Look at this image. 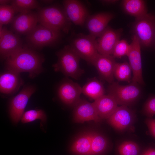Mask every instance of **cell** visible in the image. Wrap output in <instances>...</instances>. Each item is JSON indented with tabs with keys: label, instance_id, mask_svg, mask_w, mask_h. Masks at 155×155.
<instances>
[{
	"label": "cell",
	"instance_id": "obj_30",
	"mask_svg": "<svg viewBox=\"0 0 155 155\" xmlns=\"http://www.w3.org/2000/svg\"><path fill=\"white\" fill-rule=\"evenodd\" d=\"M130 48V44L125 40H119L115 45L112 56L115 58H121L127 56Z\"/></svg>",
	"mask_w": 155,
	"mask_h": 155
},
{
	"label": "cell",
	"instance_id": "obj_4",
	"mask_svg": "<svg viewBox=\"0 0 155 155\" xmlns=\"http://www.w3.org/2000/svg\"><path fill=\"white\" fill-rule=\"evenodd\" d=\"M62 33L61 31L38 24L26 35V40L28 47L33 50L40 49L57 44L62 38Z\"/></svg>",
	"mask_w": 155,
	"mask_h": 155
},
{
	"label": "cell",
	"instance_id": "obj_10",
	"mask_svg": "<svg viewBox=\"0 0 155 155\" xmlns=\"http://www.w3.org/2000/svg\"><path fill=\"white\" fill-rule=\"evenodd\" d=\"M130 44V49L127 56L133 74L132 82L144 85L145 83L142 76L141 53V46L135 35H133L131 42Z\"/></svg>",
	"mask_w": 155,
	"mask_h": 155
},
{
	"label": "cell",
	"instance_id": "obj_33",
	"mask_svg": "<svg viewBox=\"0 0 155 155\" xmlns=\"http://www.w3.org/2000/svg\"><path fill=\"white\" fill-rule=\"evenodd\" d=\"M140 155H155V149L148 148L143 151Z\"/></svg>",
	"mask_w": 155,
	"mask_h": 155
},
{
	"label": "cell",
	"instance_id": "obj_34",
	"mask_svg": "<svg viewBox=\"0 0 155 155\" xmlns=\"http://www.w3.org/2000/svg\"><path fill=\"white\" fill-rule=\"evenodd\" d=\"M118 0H100V1L103 4L105 5H111L116 3Z\"/></svg>",
	"mask_w": 155,
	"mask_h": 155
},
{
	"label": "cell",
	"instance_id": "obj_3",
	"mask_svg": "<svg viewBox=\"0 0 155 155\" xmlns=\"http://www.w3.org/2000/svg\"><path fill=\"white\" fill-rule=\"evenodd\" d=\"M56 54L57 61L53 65L54 71L61 72L67 77L79 79L84 71L80 66L81 58L69 45L65 46Z\"/></svg>",
	"mask_w": 155,
	"mask_h": 155
},
{
	"label": "cell",
	"instance_id": "obj_14",
	"mask_svg": "<svg viewBox=\"0 0 155 155\" xmlns=\"http://www.w3.org/2000/svg\"><path fill=\"white\" fill-rule=\"evenodd\" d=\"M62 2L65 11L70 21L75 25L83 26L90 15L86 7L78 0H65Z\"/></svg>",
	"mask_w": 155,
	"mask_h": 155
},
{
	"label": "cell",
	"instance_id": "obj_25",
	"mask_svg": "<svg viewBox=\"0 0 155 155\" xmlns=\"http://www.w3.org/2000/svg\"><path fill=\"white\" fill-rule=\"evenodd\" d=\"M132 72L131 68L127 62L116 63L114 71V77L119 82L125 81L130 83L132 81Z\"/></svg>",
	"mask_w": 155,
	"mask_h": 155
},
{
	"label": "cell",
	"instance_id": "obj_35",
	"mask_svg": "<svg viewBox=\"0 0 155 155\" xmlns=\"http://www.w3.org/2000/svg\"><path fill=\"white\" fill-rule=\"evenodd\" d=\"M12 0H0V5H9V4H11Z\"/></svg>",
	"mask_w": 155,
	"mask_h": 155
},
{
	"label": "cell",
	"instance_id": "obj_5",
	"mask_svg": "<svg viewBox=\"0 0 155 155\" xmlns=\"http://www.w3.org/2000/svg\"><path fill=\"white\" fill-rule=\"evenodd\" d=\"M96 38L90 34H78L74 36L69 45L80 58L93 65L99 54Z\"/></svg>",
	"mask_w": 155,
	"mask_h": 155
},
{
	"label": "cell",
	"instance_id": "obj_15",
	"mask_svg": "<svg viewBox=\"0 0 155 155\" xmlns=\"http://www.w3.org/2000/svg\"><path fill=\"white\" fill-rule=\"evenodd\" d=\"M122 31L121 28L115 29L108 26L97 39L98 53L112 55L115 45L120 40Z\"/></svg>",
	"mask_w": 155,
	"mask_h": 155
},
{
	"label": "cell",
	"instance_id": "obj_26",
	"mask_svg": "<svg viewBox=\"0 0 155 155\" xmlns=\"http://www.w3.org/2000/svg\"><path fill=\"white\" fill-rule=\"evenodd\" d=\"M11 5L14 8L16 13H24L40 7L38 1L35 0H13Z\"/></svg>",
	"mask_w": 155,
	"mask_h": 155
},
{
	"label": "cell",
	"instance_id": "obj_8",
	"mask_svg": "<svg viewBox=\"0 0 155 155\" xmlns=\"http://www.w3.org/2000/svg\"><path fill=\"white\" fill-rule=\"evenodd\" d=\"M135 118L133 111L128 106L122 105L118 106L107 121L113 128L119 131H133Z\"/></svg>",
	"mask_w": 155,
	"mask_h": 155
},
{
	"label": "cell",
	"instance_id": "obj_1",
	"mask_svg": "<svg viewBox=\"0 0 155 155\" xmlns=\"http://www.w3.org/2000/svg\"><path fill=\"white\" fill-rule=\"evenodd\" d=\"M45 58L42 55L29 47L24 46L5 61L7 70L20 73L26 72L34 78L42 72Z\"/></svg>",
	"mask_w": 155,
	"mask_h": 155
},
{
	"label": "cell",
	"instance_id": "obj_11",
	"mask_svg": "<svg viewBox=\"0 0 155 155\" xmlns=\"http://www.w3.org/2000/svg\"><path fill=\"white\" fill-rule=\"evenodd\" d=\"M35 90V88L33 86H26L11 99L9 113L11 119L15 123H18L21 119L28 100Z\"/></svg>",
	"mask_w": 155,
	"mask_h": 155
},
{
	"label": "cell",
	"instance_id": "obj_22",
	"mask_svg": "<svg viewBox=\"0 0 155 155\" xmlns=\"http://www.w3.org/2000/svg\"><path fill=\"white\" fill-rule=\"evenodd\" d=\"M105 93L103 83L96 77L88 80L82 87V93L94 100L104 95Z\"/></svg>",
	"mask_w": 155,
	"mask_h": 155
},
{
	"label": "cell",
	"instance_id": "obj_32",
	"mask_svg": "<svg viewBox=\"0 0 155 155\" xmlns=\"http://www.w3.org/2000/svg\"><path fill=\"white\" fill-rule=\"evenodd\" d=\"M145 123L151 135L155 138V119L151 118H147Z\"/></svg>",
	"mask_w": 155,
	"mask_h": 155
},
{
	"label": "cell",
	"instance_id": "obj_17",
	"mask_svg": "<svg viewBox=\"0 0 155 155\" xmlns=\"http://www.w3.org/2000/svg\"><path fill=\"white\" fill-rule=\"evenodd\" d=\"M114 16L113 13L108 12H100L90 15L86 22L89 34L96 38L99 37Z\"/></svg>",
	"mask_w": 155,
	"mask_h": 155
},
{
	"label": "cell",
	"instance_id": "obj_13",
	"mask_svg": "<svg viewBox=\"0 0 155 155\" xmlns=\"http://www.w3.org/2000/svg\"><path fill=\"white\" fill-rule=\"evenodd\" d=\"M82 87L78 83L69 79H65L60 84L57 90L58 96L65 104L74 107L81 99Z\"/></svg>",
	"mask_w": 155,
	"mask_h": 155
},
{
	"label": "cell",
	"instance_id": "obj_31",
	"mask_svg": "<svg viewBox=\"0 0 155 155\" xmlns=\"http://www.w3.org/2000/svg\"><path fill=\"white\" fill-rule=\"evenodd\" d=\"M145 115L151 118L155 115V96L149 98L146 102L143 110Z\"/></svg>",
	"mask_w": 155,
	"mask_h": 155
},
{
	"label": "cell",
	"instance_id": "obj_9",
	"mask_svg": "<svg viewBox=\"0 0 155 155\" xmlns=\"http://www.w3.org/2000/svg\"><path fill=\"white\" fill-rule=\"evenodd\" d=\"M24 46L20 36L0 26V55L6 59Z\"/></svg>",
	"mask_w": 155,
	"mask_h": 155
},
{
	"label": "cell",
	"instance_id": "obj_12",
	"mask_svg": "<svg viewBox=\"0 0 155 155\" xmlns=\"http://www.w3.org/2000/svg\"><path fill=\"white\" fill-rule=\"evenodd\" d=\"M38 22L36 12L31 10L19 13L11 23V31L19 36H26L34 28Z\"/></svg>",
	"mask_w": 155,
	"mask_h": 155
},
{
	"label": "cell",
	"instance_id": "obj_28",
	"mask_svg": "<svg viewBox=\"0 0 155 155\" xmlns=\"http://www.w3.org/2000/svg\"><path fill=\"white\" fill-rule=\"evenodd\" d=\"M16 13L14 8L11 5H0V26L11 23Z\"/></svg>",
	"mask_w": 155,
	"mask_h": 155
},
{
	"label": "cell",
	"instance_id": "obj_6",
	"mask_svg": "<svg viewBox=\"0 0 155 155\" xmlns=\"http://www.w3.org/2000/svg\"><path fill=\"white\" fill-rule=\"evenodd\" d=\"M108 88V94L113 96L118 105L128 106L132 104L140 97L141 90L139 84L132 82L127 85H121L113 82Z\"/></svg>",
	"mask_w": 155,
	"mask_h": 155
},
{
	"label": "cell",
	"instance_id": "obj_19",
	"mask_svg": "<svg viewBox=\"0 0 155 155\" xmlns=\"http://www.w3.org/2000/svg\"><path fill=\"white\" fill-rule=\"evenodd\" d=\"M20 73L7 70L0 76V92L2 94H10L17 91L23 84Z\"/></svg>",
	"mask_w": 155,
	"mask_h": 155
},
{
	"label": "cell",
	"instance_id": "obj_23",
	"mask_svg": "<svg viewBox=\"0 0 155 155\" xmlns=\"http://www.w3.org/2000/svg\"><path fill=\"white\" fill-rule=\"evenodd\" d=\"M122 5L127 14L135 17L136 19L145 16L148 13L145 2L142 0H124L122 1Z\"/></svg>",
	"mask_w": 155,
	"mask_h": 155
},
{
	"label": "cell",
	"instance_id": "obj_24",
	"mask_svg": "<svg viewBox=\"0 0 155 155\" xmlns=\"http://www.w3.org/2000/svg\"><path fill=\"white\" fill-rule=\"evenodd\" d=\"M109 143L107 138L97 131L93 130L91 155H104L108 151Z\"/></svg>",
	"mask_w": 155,
	"mask_h": 155
},
{
	"label": "cell",
	"instance_id": "obj_7",
	"mask_svg": "<svg viewBox=\"0 0 155 155\" xmlns=\"http://www.w3.org/2000/svg\"><path fill=\"white\" fill-rule=\"evenodd\" d=\"M133 31L141 46L149 48L154 46L155 15L148 13L143 17L136 19Z\"/></svg>",
	"mask_w": 155,
	"mask_h": 155
},
{
	"label": "cell",
	"instance_id": "obj_27",
	"mask_svg": "<svg viewBox=\"0 0 155 155\" xmlns=\"http://www.w3.org/2000/svg\"><path fill=\"white\" fill-rule=\"evenodd\" d=\"M117 150L119 155H140V149L136 143L126 141L120 144Z\"/></svg>",
	"mask_w": 155,
	"mask_h": 155
},
{
	"label": "cell",
	"instance_id": "obj_16",
	"mask_svg": "<svg viewBox=\"0 0 155 155\" xmlns=\"http://www.w3.org/2000/svg\"><path fill=\"white\" fill-rule=\"evenodd\" d=\"M73 108V120L75 123H83L90 121L99 123L102 121L93 103L81 98Z\"/></svg>",
	"mask_w": 155,
	"mask_h": 155
},
{
	"label": "cell",
	"instance_id": "obj_20",
	"mask_svg": "<svg viewBox=\"0 0 155 155\" xmlns=\"http://www.w3.org/2000/svg\"><path fill=\"white\" fill-rule=\"evenodd\" d=\"M97 113L102 119H107L117 108L118 104L115 98L108 94L95 100L93 102Z\"/></svg>",
	"mask_w": 155,
	"mask_h": 155
},
{
	"label": "cell",
	"instance_id": "obj_36",
	"mask_svg": "<svg viewBox=\"0 0 155 155\" xmlns=\"http://www.w3.org/2000/svg\"><path fill=\"white\" fill-rule=\"evenodd\" d=\"M41 1L43 2L44 4H51L54 1L53 0H41Z\"/></svg>",
	"mask_w": 155,
	"mask_h": 155
},
{
	"label": "cell",
	"instance_id": "obj_18",
	"mask_svg": "<svg viewBox=\"0 0 155 155\" xmlns=\"http://www.w3.org/2000/svg\"><path fill=\"white\" fill-rule=\"evenodd\" d=\"M116 63L112 55L99 54L93 65L96 69L100 78L111 84L114 82V71Z\"/></svg>",
	"mask_w": 155,
	"mask_h": 155
},
{
	"label": "cell",
	"instance_id": "obj_21",
	"mask_svg": "<svg viewBox=\"0 0 155 155\" xmlns=\"http://www.w3.org/2000/svg\"><path fill=\"white\" fill-rule=\"evenodd\" d=\"M93 130L85 131L76 137L70 148L72 153L75 155H91Z\"/></svg>",
	"mask_w": 155,
	"mask_h": 155
},
{
	"label": "cell",
	"instance_id": "obj_29",
	"mask_svg": "<svg viewBox=\"0 0 155 155\" xmlns=\"http://www.w3.org/2000/svg\"><path fill=\"white\" fill-rule=\"evenodd\" d=\"M38 119L41 120L43 122L46 121V115L42 110H31L26 112L22 115L21 120L22 123H26Z\"/></svg>",
	"mask_w": 155,
	"mask_h": 155
},
{
	"label": "cell",
	"instance_id": "obj_2",
	"mask_svg": "<svg viewBox=\"0 0 155 155\" xmlns=\"http://www.w3.org/2000/svg\"><path fill=\"white\" fill-rule=\"evenodd\" d=\"M38 22L46 27L68 33L71 25L63 7L51 5L37 9Z\"/></svg>",
	"mask_w": 155,
	"mask_h": 155
}]
</instances>
